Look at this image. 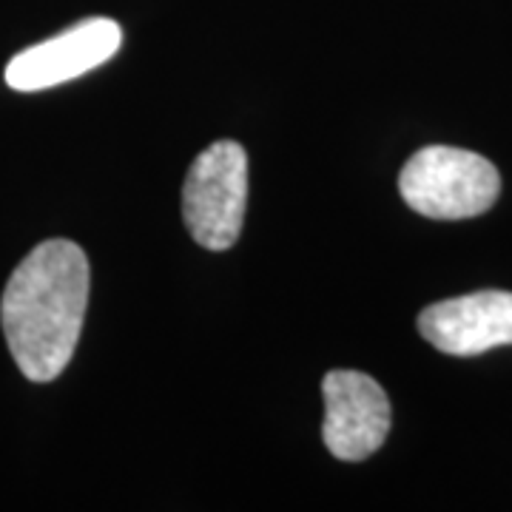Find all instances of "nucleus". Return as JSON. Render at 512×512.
<instances>
[{
    "label": "nucleus",
    "instance_id": "nucleus-4",
    "mask_svg": "<svg viewBox=\"0 0 512 512\" xmlns=\"http://www.w3.org/2000/svg\"><path fill=\"white\" fill-rule=\"evenodd\" d=\"M123 29L111 18H89L66 32L23 49L6 66V83L15 92H43L109 63L120 52Z\"/></svg>",
    "mask_w": 512,
    "mask_h": 512
},
{
    "label": "nucleus",
    "instance_id": "nucleus-5",
    "mask_svg": "<svg viewBox=\"0 0 512 512\" xmlns=\"http://www.w3.org/2000/svg\"><path fill=\"white\" fill-rule=\"evenodd\" d=\"M322 439L339 461H365L390 433V399L382 384L359 370H330L322 382Z\"/></svg>",
    "mask_w": 512,
    "mask_h": 512
},
{
    "label": "nucleus",
    "instance_id": "nucleus-6",
    "mask_svg": "<svg viewBox=\"0 0 512 512\" xmlns=\"http://www.w3.org/2000/svg\"><path fill=\"white\" fill-rule=\"evenodd\" d=\"M419 333L447 356H478L512 345V293L476 291L419 313Z\"/></svg>",
    "mask_w": 512,
    "mask_h": 512
},
{
    "label": "nucleus",
    "instance_id": "nucleus-2",
    "mask_svg": "<svg viewBox=\"0 0 512 512\" xmlns=\"http://www.w3.org/2000/svg\"><path fill=\"white\" fill-rule=\"evenodd\" d=\"M404 202L430 220H470L490 211L501 194V177L476 151L427 146L416 151L399 177Z\"/></svg>",
    "mask_w": 512,
    "mask_h": 512
},
{
    "label": "nucleus",
    "instance_id": "nucleus-1",
    "mask_svg": "<svg viewBox=\"0 0 512 512\" xmlns=\"http://www.w3.org/2000/svg\"><path fill=\"white\" fill-rule=\"evenodd\" d=\"M89 302V259L69 239L40 242L9 276L0 322L29 382H52L72 362Z\"/></svg>",
    "mask_w": 512,
    "mask_h": 512
},
{
    "label": "nucleus",
    "instance_id": "nucleus-3",
    "mask_svg": "<svg viewBox=\"0 0 512 512\" xmlns=\"http://www.w3.org/2000/svg\"><path fill=\"white\" fill-rule=\"evenodd\" d=\"M248 200V154L234 140L208 146L188 168L183 220L194 242L228 251L239 239Z\"/></svg>",
    "mask_w": 512,
    "mask_h": 512
}]
</instances>
